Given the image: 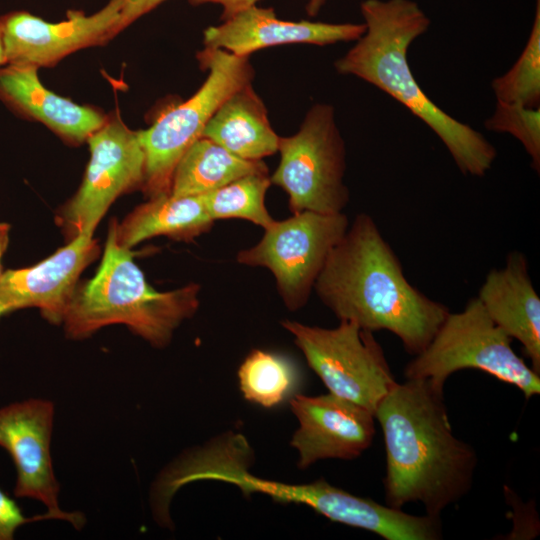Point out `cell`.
Returning a JSON list of instances; mask_svg holds the SVG:
<instances>
[{
    "instance_id": "ffe728a7",
    "label": "cell",
    "mask_w": 540,
    "mask_h": 540,
    "mask_svg": "<svg viewBox=\"0 0 540 540\" xmlns=\"http://www.w3.org/2000/svg\"><path fill=\"white\" fill-rule=\"evenodd\" d=\"M262 172H268L263 160L242 159L210 139L200 137L178 162L170 194H204L245 175Z\"/></svg>"
},
{
    "instance_id": "5b68a950",
    "label": "cell",
    "mask_w": 540,
    "mask_h": 540,
    "mask_svg": "<svg viewBox=\"0 0 540 540\" xmlns=\"http://www.w3.org/2000/svg\"><path fill=\"white\" fill-rule=\"evenodd\" d=\"M512 338L487 314L477 297L449 312L422 352L404 369L406 379L427 380L442 391L463 369H477L517 387L529 399L540 393V375L516 354Z\"/></svg>"
},
{
    "instance_id": "30bf717a",
    "label": "cell",
    "mask_w": 540,
    "mask_h": 540,
    "mask_svg": "<svg viewBox=\"0 0 540 540\" xmlns=\"http://www.w3.org/2000/svg\"><path fill=\"white\" fill-rule=\"evenodd\" d=\"M90 159L75 195L57 214L68 241L93 235L112 203L122 194L142 188L145 155L138 132L119 120L107 121L88 139Z\"/></svg>"
},
{
    "instance_id": "ba28073f",
    "label": "cell",
    "mask_w": 540,
    "mask_h": 540,
    "mask_svg": "<svg viewBox=\"0 0 540 540\" xmlns=\"http://www.w3.org/2000/svg\"><path fill=\"white\" fill-rule=\"evenodd\" d=\"M282 327L294 339L309 367L329 393L354 402L373 414L397 383L373 332L350 321L334 328L285 319Z\"/></svg>"
},
{
    "instance_id": "4316f807",
    "label": "cell",
    "mask_w": 540,
    "mask_h": 540,
    "mask_svg": "<svg viewBox=\"0 0 540 540\" xmlns=\"http://www.w3.org/2000/svg\"><path fill=\"white\" fill-rule=\"evenodd\" d=\"M192 5L216 4L222 8L221 19L227 20L235 14L257 5L260 0H188Z\"/></svg>"
},
{
    "instance_id": "44dd1931",
    "label": "cell",
    "mask_w": 540,
    "mask_h": 540,
    "mask_svg": "<svg viewBox=\"0 0 540 540\" xmlns=\"http://www.w3.org/2000/svg\"><path fill=\"white\" fill-rule=\"evenodd\" d=\"M238 382L246 400L273 408L293 391L298 382V373L287 357L253 349L239 366Z\"/></svg>"
},
{
    "instance_id": "f546056e",
    "label": "cell",
    "mask_w": 540,
    "mask_h": 540,
    "mask_svg": "<svg viewBox=\"0 0 540 540\" xmlns=\"http://www.w3.org/2000/svg\"><path fill=\"white\" fill-rule=\"evenodd\" d=\"M5 56L3 51V45H2V37H1V25H0V66L5 65Z\"/></svg>"
},
{
    "instance_id": "7402d4cb",
    "label": "cell",
    "mask_w": 540,
    "mask_h": 540,
    "mask_svg": "<svg viewBox=\"0 0 540 540\" xmlns=\"http://www.w3.org/2000/svg\"><path fill=\"white\" fill-rule=\"evenodd\" d=\"M271 184L268 172L245 175L204 193L206 209L214 222L239 218L266 229L275 221L265 204L266 193Z\"/></svg>"
},
{
    "instance_id": "e0dca14e",
    "label": "cell",
    "mask_w": 540,
    "mask_h": 540,
    "mask_svg": "<svg viewBox=\"0 0 540 540\" xmlns=\"http://www.w3.org/2000/svg\"><path fill=\"white\" fill-rule=\"evenodd\" d=\"M37 69L28 65L0 66V100L74 143L87 140L106 122L98 111L45 88Z\"/></svg>"
},
{
    "instance_id": "6da1fadb",
    "label": "cell",
    "mask_w": 540,
    "mask_h": 540,
    "mask_svg": "<svg viewBox=\"0 0 540 540\" xmlns=\"http://www.w3.org/2000/svg\"><path fill=\"white\" fill-rule=\"evenodd\" d=\"M384 438L386 505L420 503L440 517L471 489L477 454L452 431L443 392L427 380L396 383L374 412Z\"/></svg>"
},
{
    "instance_id": "f1b7e54d",
    "label": "cell",
    "mask_w": 540,
    "mask_h": 540,
    "mask_svg": "<svg viewBox=\"0 0 540 540\" xmlns=\"http://www.w3.org/2000/svg\"><path fill=\"white\" fill-rule=\"evenodd\" d=\"M306 1V12L309 16H316L327 0H305Z\"/></svg>"
},
{
    "instance_id": "52a82bcc",
    "label": "cell",
    "mask_w": 540,
    "mask_h": 540,
    "mask_svg": "<svg viewBox=\"0 0 540 540\" xmlns=\"http://www.w3.org/2000/svg\"><path fill=\"white\" fill-rule=\"evenodd\" d=\"M277 152L280 161L270 180L287 194L292 214L343 212L350 200L346 147L332 105L314 104L295 134L280 136Z\"/></svg>"
},
{
    "instance_id": "603a6c76",
    "label": "cell",
    "mask_w": 540,
    "mask_h": 540,
    "mask_svg": "<svg viewBox=\"0 0 540 540\" xmlns=\"http://www.w3.org/2000/svg\"><path fill=\"white\" fill-rule=\"evenodd\" d=\"M496 100L539 107L540 103V0L529 38L514 65L491 82Z\"/></svg>"
},
{
    "instance_id": "8fae6325",
    "label": "cell",
    "mask_w": 540,
    "mask_h": 540,
    "mask_svg": "<svg viewBox=\"0 0 540 540\" xmlns=\"http://www.w3.org/2000/svg\"><path fill=\"white\" fill-rule=\"evenodd\" d=\"M54 415V404L46 399H27L0 407V447L15 464L14 495L41 502L54 519L80 529L85 523L84 515L59 507L60 487L50 448Z\"/></svg>"
},
{
    "instance_id": "4fadbf2b",
    "label": "cell",
    "mask_w": 540,
    "mask_h": 540,
    "mask_svg": "<svg viewBox=\"0 0 540 540\" xmlns=\"http://www.w3.org/2000/svg\"><path fill=\"white\" fill-rule=\"evenodd\" d=\"M93 235H79L35 265L9 269L0 276V320L24 308L62 325L82 272L98 258Z\"/></svg>"
},
{
    "instance_id": "484cf974",
    "label": "cell",
    "mask_w": 540,
    "mask_h": 540,
    "mask_svg": "<svg viewBox=\"0 0 540 540\" xmlns=\"http://www.w3.org/2000/svg\"><path fill=\"white\" fill-rule=\"evenodd\" d=\"M164 1L166 0H123L118 31L120 32Z\"/></svg>"
},
{
    "instance_id": "7a4b0ae2",
    "label": "cell",
    "mask_w": 540,
    "mask_h": 540,
    "mask_svg": "<svg viewBox=\"0 0 540 540\" xmlns=\"http://www.w3.org/2000/svg\"><path fill=\"white\" fill-rule=\"evenodd\" d=\"M339 319L394 334L410 355L431 341L450 310L406 278L374 219L359 213L330 252L313 290Z\"/></svg>"
},
{
    "instance_id": "d6986e66",
    "label": "cell",
    "mask_w": 540,
    "mask_h": 540,
    "mask_svg": "<svg viewBox=\"0 0 540 540\" xmlns=\"http://www.w3.org/2000/svg\"><path fill=\"white\" fill-rule=\"evenodd\" d=\"M214 225L203 194L173 196L163 194L138 205L121 223L117 222L118 243L132 249L157 236L177 241H190Z\"/></svg>"
},
{
    "instance_id": "d4e9b609",
    "label": "cell",
    "mask_w": 540,
    "mask_h": 540,
    "mask_svg": "<svg viewBox=\"0 0 540 540\" xmlns=\"http://www.w3.org/2000/svg\"><path fill=\"white\" fill-rule=\"evenodd\" d=\"M51 519L54 517L47 512L25 516L17 503L0 488V540H12L16 530L26 523Z\"/></svg>"
},
{
    "instance_id": "277c9868",
    "label": "cell",
    "mask_w": 540,
    "mask_h": 540,
    "mask_svg": "<svg viewBox=\"0 0 540 540\" xmlns=\"http://www.w3.org/2000/svg\"><path fill=\"white\" fill-rule=\"evenodd\" d=\"M117 222L110 221L101 263L91 279L77 286L62 326L68 338L84 339L105 326L123 324L153 347L164 348L196 314L201 286L155 290L135 263L132 249L118 243Z\"/></svg>"
},
{
    "instance_id": "cb8c5ba5",
    "label": "cell",
    "mask_w": 540,
    "mask_h": 540,
    "mask_svg": "<svg viewBox=\"0 0 540 540\" xmlns=\"http://www.w3.org/2000/svg\"><path fill=\"white\" fill-rule=\"evenodd\" d=\"M493 132L515 137L530 156L532 168L540 172V108L496 100L493 114L484 122Z\"/></svg>"
},
{
    "instance_id": "9c48e42d",
    "label": "cell",
    "mask_w": 540,
    "mask_h": 540,
    "mask_svg": "<svg viewBox=\"0 0 540 540\" xmlns=\"http://www.w3.org/2000/svg\"><path fill=\"white\" fill-rule=\"evenodd\" d=\"M349 226L344 212L303 211L275 220L261 239L236 254L239 264L267 268L285 307L297 311L306 305L325 262Z\"/></svg>"
},
{
    "instance_id": "9a60e30c",
    "label": "cell",
    "mask_w": 540,
    "mask_h": 540,
    "mask_svg": "<svg viewBox=\"0 0 540 540\" xmlns=\"http://www.w3.org/2000/svg\"><path fill=\"white\" fill-rule=\"evenodd\" d=\"M364 32V23L284 20L276 16L273 8L253 5L219 25L206 28L203 43L206 48L249 57L261 49L280 45L355 42Z\"/></svg>"
},
{
    "instance_id": "2e32d148",
    "label": "cell",
    "mask_w": 540,
    "mask_h": 540,
    "mask_svg": "<svg viewBox=\"0 0 540 540\" xmlns=\"http://www.w3.org/2000/svg\"><path fill=\"white\" fill-rule=\"evenodd\" d=\"M477 298L490 318L519 341L540 375V298L523 253L508 254L505 265L488 272Z\"/></svg>"
},
{
    "instance_id": "3957f363",
    "label": "cell",
    "mask_w": 540,
    "mask_h": 540,
    "mask_svg": "<svg viewBox=\"0 0 540 540\" xmlns=\"http://www.w3.org/2000/svg\"><path fill=\"white\" fill-rule=\"evenodd\" d=\"M360 12L365 32L335 61V70L388 94L438 136L462 174L484 176L497 157L496 148L437 106L410 68L409 47L429 29L430 18L413 0H364Z\"/></svg>"
},
{
    "instance_id": "5bb4252c",
    "label": "cell",
    "mask_w": 540,
    "mask_h": 540,
    "mask_svg": "<svg viewBox=\"0 0 540 540\" xmlns=\"http://www.w3.org/2000/svg\"><path fill=\"white\" fill-rule=\"evenodd\" d=\"M290 408L299 426L291 439L297 465L305 469L319 460H351L363 454L375 435V417L368 409L332 393L296 394Z\"/></svg>"
},
{
    "instance_id": "ac0fdd59",
    "label": "cell",
    "mask_w": 540,
    "mask_h": 540,
    "mask_svg": "<svg viewBox=\"0 0 540 540\" xmlns=\"http://www.w3.org/2000/svg\"><path fill=\"white\" fill-rule=\"evenodd\" d=\"M201 137L245 160L259 161L278 151L267 108L249 83L231 94L216 110Z\"/></svg>"
},
{
    "instance_id": "7c38bea8",
    "label": "cell",
    "mask_w": 540,
    "mask_h": 540,
    "mask_svg": "<svg viewBox=\"0 0 540 540\" xmlns=\"http://www.w3.org/2000/svg\"><path fill=\"white\" fill-rule=\"evenodd\" d=\"M122 7L123 0H109L92 15L70 11L58 23L25 11L8 13L0 18L6 64L51 66L72 52L104 43L119 33Z\"/></svg>"
},
{
    "instance_id": "8992f818",
    "label": "cell",
    "mask_w": 540,
    "mask_h": 540,
    "mask_svg": "<svg viewBox=\"0 0 540 540\" xmlns=\"http://www.w3.org/2000/svg\"><path fill=\"white\" fill-rule=\"evenodd\" d=\"M206 80L188 100L167 110L148 129L138 132L145 155L142 190L149 197L170 194L175 168L219 108L235 91L252 83L249 57L204 47L197 53Z\"/></svg>"
},
{
    "instance_id": "83f0119b",
    "label": "cell",
    "mask_w": 540,
    "mask_h": 540,
    "mask_svg": "<svg viewBox=\"0 0 540 540\" xmlns=\"http://www.w3.org/2000/svg\"><path fill=\"white\" fill-rule=\"evenodd\" d=\"M10 225L5 222H0V276L3 273L1 260L7 250L9 244Z\"/></svg>"
}]
</instances>
